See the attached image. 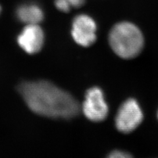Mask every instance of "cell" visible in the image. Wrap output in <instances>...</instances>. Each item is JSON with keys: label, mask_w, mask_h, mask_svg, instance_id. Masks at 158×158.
Returning a JSON list of instances; mask_svg holds the SVG:
<instances>
[{"label": "cell", "mask_w": 158, "mask_h": 158, "mask_svg": "<svg viewBox=\"0 0 158 158\" xmlns=\"http://www.w3.org/2000/svg\"><path fill=\"white\" fill-rule=\"evenodd\" d=\"M81 110L88 119L93 122H100L106 119L109 109L100 88L93 87L88 90Z\"/></svg>", "instance_id": "4"}, {"label": "cell", "mask_w": 158, "mask_h": 158, "mask_svg": "<svg viewBox=\"0 0 158 158\" xmlns=\"http://www.w3.org/2000/svg\"><path fill=\"white\" fill-rule=\"evenodd\" d=\"M1 11H2V7H1V6H0V13H1Z\"/></svg>", "instance_id": "11"}, {"label": "cell", "mask_w": 158, "mask_h": 158, "mask_svg": "<svg viewBox=\"0 0 158 158\" xmlns=\"http://www.w3.org/2000/svg\"><path fill=\"white\" fill-rule=\"evenodd\" d=\"M17 44L26 53L35 54L41 50L44 43V34L39 24H27L17 39Z\"/></svg>", "instance_id": "6"}, {"label": "cell", "mask_w": 158, "mask_h": 158, "mask_svg": "<svg viewBox=\"0 0 158 158\" xmlns=\"http://www.w3.org/2000/svg\"><path fill=\"white\" fill-rule=\"evenodd\" d=\"M55 6L59 11H62L63 13H68L71 10L72 7L71 5L69 4L65 0H56Z\"/></svg>", "instance_id": "8"}, {"label": "cell", "mask_w": 158, "mask_h": 158, "mask_svg": "<svg viewBox=\"0 0 158 158\" xmlns=\"http://www.w3.org/2000/svg\"><path fill=\"white\" fill-rule=\"evenodd\" d=\"M107 158H133L132 156L127 152L120 150L112 152Z\"/></svg>", "instance_id": "9"}, {"label": "cell", "mask_w": 158, "mask_h": 158, "mask_svg": "<svg viewBox=\"0 0 158 158\" xmlns=\"http://www.w3.org/2000/svg\"><path fill=\"white\" fill-rule=\"evenodd\" d=\"M96 24L86 15H79L74 19L71 34L74 40L78 45L88 47L96 42Z\"/></svg>", "instance_id": "5"}, {"label": "cell", "mask_w": 158, "mask_h": 158, "mask_svg": "<svg viewBox=\"0 0 158 158\" xmlns=\"http://www.w3.org/2000/svg\"><path fill=\"white\" fill-rule=\"evenodd\" d=\"M157 117H158V113H157Z\"/></svg>", "instance_id": "12"}, {"label": "cell", "mask_w": 158, "mask_h": 158, "mask_svg": "<svg viewBox=\"0 0 158 158\" xmlns=\"http://www.w3.org/2000/svg\"><path fill=\"white\" fill-rule=\"evenodd\" d=\"M17 90L28 107L39 115L69 119L81 110L73 96L49 81L23 82Z\"/></svg>", "instance_id": "1"}, {"label": "cell", "mask_w": 158, "mask_h": 158, "mask_svg": "<svg viewBox=\"0 0 158 158\" xmlns=\"http://www.w3.org/2000/svg\"><path fill=\"white\" fill-rule=\"evenodd\" d=\"M16 15L20 21L26 24H39L44 19L42 9L36 4H24L19 6Z\"/></svg>", "instance_id": "7"}, {"label": "cell", "mask_w": 158, "mask_h": 158, "mask_svg": "<svg viewBox=\"0 0 158 158\" xmlns=\"http://www.w3.org/2000/svg\"><path fill=\"white\" fill-rule=\"evenodd\" d=\"M72 7L78 8L82 6L85 2V0H65Z\"/></svg>", "instance_id": "10"}, {"label": "cell", "mask_w": 158, "mask_h": 158, "mask_svg": "<svg viewBox=\"0 0 158 158\" xmlns=\"http://www.w3.org/2000/svg\"><path fill=\"white\" fill-rule=\"evenodd\" d=\"M109 43L117 55L123 59L138 56L144 47V37L134 24L121 22L116 24L109 34Z\"/></svg>", "instance_id": "2"}, {"label": "cell", "mask_w": 158, "mask_h": 158, "mask_svg": "<svg viewBox=\"0 0 158 158\" xmlns=\"http://www.w3.org/2000/svg\"><path fill=\"white\" fill-rule=\"evenodd\" d=\"M143 120V113L138 103L128 99L118 109L115 117V126L118 131L129 133L135 131Z\"/></svg>", "instance_id": "3"}]
</instances>
